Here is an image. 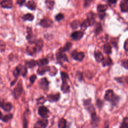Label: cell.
Masks as SVG:
<instances>
[{"instance_id":"obj_1","label":"cell","mask_w":128,"mask_h":128,"mask_svg":"<svg viewBox=\"0 0 128 128\" xmlns=\"http://www.w3.org/2000/svg\"><path fill=\"white\" fill-rule=\"evenodd\" d=\"M105 99L107 101L110 102L113 105H116L119 102V97L115 95L112 90H108L106 92Z\"/></svg>"},{"instance_id":"obj_2","label":"cell","mask_w":128,"mask_h":128,"mask_svg":"<svg viewBox=\"0 0 128 128\" xmlns=\"http://www.w3.org/2000/svg\"><path fill=\"white\" fill-rule=\"evenodd\" d=\"M23 91V83L22 80H21L19 82H18L16 87L13 90V95H14L15 98L16 99H19L21 95H22Z\"/></svg>"},{"instance_id":"obj_3","label":"cell","mask_w":128,"mask_h":128,"mask_svg":"<svg viewBox=\"0 0 128 128\" xmlns=\"http://www.w3.org/2000/svg\"><path fill=\"white\" fill-rule=\"evenodd\" d=\"M26 39L30 45L34 44L36 42L35 37L33 34L32 29L30 27L27 28V36L26 37Z\"/></svg>"},{"instance_id":"obj_4","label":"cell","mask_w":128,"mask_h":128,"mask_svg":"<svg viewBox=\"0 0 128 128\" xmlns=\"http://www.w3.org/2000/svg\"><path fill=\"white\" fill-rule=\"evenodd\" d=\"M49 113V110L45 106H41L38 109L39 115L43 118H48Z\"/></svg>"},{"instance_id":"obj_5","label":"cell","mask_w":128,"mask_h":128,"mask_svg":"<svg viewBox=\"0 0 128 128\" xmlns=\"http://www.w3.org/2000/svg\"><path fill=\"white\" fill-rule=\"evenodd\" d=\"M72 57L74 60L81 62L84 59L85 57V54L83 52L78 53L76 51H74L72 53Z\"/></svg>"},{"instance_id":"obj_6","label":"cell","mask_w":128,"mask_h":128,"mask_svg":"<svg viewBox=\"0 0 128 128\" xmlns=\"http://www.w3.org/2000/svg\"><path fill=\"white\" fill-rule=\"evenodd\" d=\"M91 100L88 99L84 101V104L86 108L90 112V113H91V114H92L93 113H95V110L93 106L91 104Z\"/></svg>"},{"instance_id":"obj_7","label":"cell","mask_w":128,"mask_h":128,"mask_svg":"<svg viewBox=\"0 0 128 128\" xmlns=\"http://www.w3.org/2000/svg\"><path fill=\"white\" fill-rule=\"evenodd\" d=\"M84 35V33L82 31H76L74 33H73L71 35V37L73 39L76 41L80 40L82 38Z\"/></svg>"},{"instance_id":"obj_8","label":"cell","mask_w":128,"mask_h":128,"mask_svg":"<svg viewBox=\"0 0 128 128\" xmlns=\"http://www.w3.org/2000/svg\"><path fill=\"white\" fill-rule=\"evenodd\" d=\"M48 123H49L48 121L46 119L44 118V119L39 120V121L37 122L34 125V128H45L47 127Z\"/></svg>"},{"instance_id":"obj_9","label":"cell","mask_w":128,"mask_h":128,"mask_svg":"<svg viewBox=\"0 0 128 128\" xmlns=\"http://www.w3.org/2000/svg\"><path fill=\"white\" fill-rule=\"evenodd\" d=\"M49 85V82L46 78H44L41 79L39 82V86L41 89L43 90L46 91L48 89Z\"/></svg>"},{"instance_id":"obj_10","label":"cell","mask_w":128,"mask_h":128,"mask_svg":"<svg viewBox=\"0 0 128 128\" xmlns=\"http://www.w3.org/2000/svg\"><path fill=\"white\" fill-rule=\"evenodd\" d=\"M39 24L42 27L45 28H47L50 27L52 26L53 22L50 19L45 18V19H43L40 21Z\"/></svg>"},{"instance_id":"obj_11","label":"cell","mask_w":128,"mask_h":128,"mask_svg":"<svg viewBox=\"0 0 128 128\" xmlns=\"http://www.w3.org/2000/svg\"><path fill=\"white\" fill-rule=\"evenodd\" d=\"M56 58L58 61H68V58L66 54H64V52H62L61 51H59L56 53Z\"/></svg>"},{"instance_id":"obj_12","label":"cell","mask_w":128,"mask_h":128,"mask_svg":"<svg viewBox=\"0 0 128 128\" xmlns=\"http://www.w3.org/2000/svg\"><path fill=\"white\" fill-rule=\"evenodd\" d=\"M60 98V94L57 93L56 94H50L47 96V99L50 102H57Z\"/></svg>"},{"instance_id":"obj_13","label":"cell","mask_w":128,"mask_h":128,"mask_svg":"<svg viewBox=\"0 0 128 128\" xmlns=\"http://www.w3.org/2000/svg\"><path fill=\"white\" fill-rule=\"evenodd\" d=\"M51 67L49 66H41L39 67V68L37 70V73L38 74L41 76H42L45 74L46 72H48L50 71Z\"/></svg>"},{"instance_id":"obj_14","label":"cell","mask_w":128,"mask_h":128,"mask_svg":"<svg viewBox=\"0 0 128 128\" xmlns=\"http://www.w3.org/2000/svg\"><path fill=\"white\" fill-rule=\"evenodd\" d=\"M1 6L4 8L11 9L13 7V3L11 0H3L1 3Z\"/></svg>"},{"instance_id":"obj_15","label":"cell","mask_w":128,"mask_h":128,"mask_svg":"<svg viewBox=\"0 0 128 128\" xmlns=\"http://www.w3.org/2000/svg\"><path fill=\"white\" fill-rule=\"evenodd\" d=\"M120 8L123 12H128V0H122L120 3Z\"/></svg>"},{"instance_id":"obj_16","label":"cell","mask_w":128,"mask_h":128,"mask_svg":"<svg viewBox=\"0 0 128 128\" xmlns=\"http://www.w3.org/2000/svg\"><path fill=\"white\" fill-rule=\"evenodd\" d=\"M35 44H36L35 47L37 49V52L38 53L40 52L44 46L43 40L42 39H40L36 41V42H35Z\"/></svg>"},{"instance_id":"obj_17","label":"cell","mask_w":128,"mask_h":128,"mask_svg":"<svg viewBox=\"0 0 128 128\" xmlns=\"http://www.w3.org/2000/svg\"><path fill=\"white\" fill-rule=\"evenodd\" d=\"M25 67L28 69H31L35 67L37 64V61L34 60H30L29 61H26L25 62Z\"/></svg>"},{"instance_id":"obj_18","label":"cell","mask_w":128,"mask_h":128,"mask_svg":"<svg viewBox=\"0 0 128 128\" xmlns=\"http://www.w3.org/2000/svg\"><path fill=\"white\" fill-rule=\"evenodd\" d=\"M20 71V75L23 77H25L27 74V68L25 66H23L21 65H19L17 66Z\"/></svg>"},{"instance_id":"obj_19","label":"cell","mask_w":128,"mask_h":128,"mask_svg":"<svg viewBox=\"0 0 128 128\" xmlns=\"http://www.w3.org/2000/svg\"><path fill=\"white\" fill-rule=\"evenodd\" d=\"M94 56L95 59L98 62H101L103 61L104 57L102 53L100 51H96L94 53Z\"/></svg>"},{"instance_id":"obj_20","label":"cell","mask_w":128,"mask_h":128,"mask_svg":"<svg viewBox=\"0 0 128 128\" xmlns=\"http://www.w3.org/2000/svg\"><path fill=\"white\" fill-rule=\"evenodd\" d=\"M70 86L68 85L67 81H64L62 83L61 86V90L64 93H68L70 92Z\"/></svg>"},{"instance_id":"obj_21","label":"cell","mask_w":128,"mask_h":128,"mask_svg":"<svg viewBox=\"0 0 128 128\" xmlns=\"http://www.w3.org/2000/svg\"><path fill=\"white\" fill-rule=\"evenodd\" d=\"M12 107H13V106L11 103L4 102L1 108L4 110V111H5L6 112H10L12 109Z\"/></svg>"},{"instance_id":"obj_22","label":"cell","mask_w":128,"mask_h":128,"mask_svg":"<svg viewBox=\"0 0 128 128\" xmlns=\"http://www.w3.org/2000/svg\"><path fill=\"white\" fill-rule=\"evenodd\" d=\"M92 25V24H91V22L90 21V20L89 19H87L86 20H85L82 24H81V29L82 31H85L87 28L90 26H91Z\"/></svg>"},{"instance_id":"obj_23","label":"cell","mask_w":128,"mask_h":128,"mask_svg":"<svg viewBox=\"0 0 128 128\" xmlns=\"http://www.w3.org/2000/svg\"><path fill=\"white\" fill-rule=\"evenodd\" d=\"M27 53L30 56H34V55L36 54V53H37V51L36 47H28L27 48Z\"/></svg>"},{"instance_id":"obj_24","label":"cell","mask_w":128,"mask_h":128,"mask_svg":"<svg viewBox=\"0 0 128 128\" xmlns=\"http://www.w3.org/2000/svg\"><path fill=\"white\" fill-rule=\"evenodd\" d=\"M102 64L104 67L109 66L113 64V62L111 58L107 57L106 58H104L103 61H102Z\"/></svg>"},{"instance_id":"obj_25","label":"cell","mask_w":128,"mask_h":128,"mask_svg":"<svg viewBox=\"0 0 128 128\" xmlns=\"http://www.w3.org/2000/svg\"><path fill=\"white\" fill-rule=\"evenodd\" d=\"M104 52L107 54H110L112 53V47L109 43H107L104 45Z\"/></svg>"},{"instance_id":"obj_26","label":"cell","mask_w":128,"mask_h":128,"mask_svg":"<svg viewBox=\"0 0 128 128\" xmlns=\"http://www.w3.org/2000/svg\"><path fill=\"white\" fill-rule=\"evenodd\" d=\"M49 63V60L47 58H44L39 60L37 61V64L39 67L46 66Z\"/></svg>"},{"instance_id":"obj_27","label":"cell","mask_w":128,"mask_h":128,"mask_svg":"<svg viewBox=\"0 0 128 128\" xmlns=\"http://www.w3.org/2000/svg\"><path fill=\"white\" fill-rule=\"evenodd\" d=\"M26 6L31 10H35L36 8V4L33 0H30L26 4Z\"/></svg>"},{"instance_id":"obj_28","label":"cell","mask_w":128,"mask_h":128,"mask_svg":"<svg viewBox=\"0 0 128 128\" xmlns=\"http://www.w3.org/2000/svg\"><path fill=\"white\" fill-rule=\"evenodd\" d=\"M22 18L24 21H32L34 19V16L32 14L29 13L23 16Z\"/></svg>"},{"instance_id":"obj_29","label":"cell","mask_w":128,"mask_h":128,"mask_svg":"<svg viewBox=\"0 0 128 128\" xmlns=\"http://www.w3.org/2000/svg\"><path fill=\"white\" fill-rule=\"evenodd\" d=\"M108 9V6L106 5L100 4L97 7V11L99 13L105 12Z\"/></svg>"},{"instance_id":"obj_30","label":"cell","mask_w":128,"mask_h":128,"mask_svg":"<svg viewBox=\"0 0 128 128\" xmlns=\"http://www.w3.org/2000/svg\"><path fill=\"white\" fill-rule=\"evenodd\" d=\"M72 43H67L64 47L63 48H61L60 49V51H62V52H66V51H69L72 47Z\"/></svg>"},{"instance_id":"obj_31","label":"cell","mask_w":128,"mask_h":128,"mask_svg":"<svg viewBox=\"0 0 128 128\" xmlns=\"http://www.w3.org/2000/svg\"><path fill=\"white\" fill-rule=\"evenodd\" d=\"M80 25H81L80 22L78 20H75L74 21H73L71 24V27L73 29H77Z\"/></svg>"},{"instance_id":"obj_32","label":"cell","mask_w":128,"mask_h":128,"mask_svg":"<svg viewBox=\"0 0 128 128\" xmlns=\"http://www.w3.org/2000/svg\"><path fill=\"white\" fill-rule=\"evenodd\" d=\"M13 117V115L12 114H9L8 115H6L2 118V121L4 123H7L12 119Z\"/></svg>"},{"instance_id":"obj_33","label":"cell","mask_w":128,"mask_h":128,"mask_svg":"<svg viewBox=\"0 0 128 128\" xmlns=\"http://www.w3.org/2000/svg\"><path fill=\"white\" fill-rule=\"evenodd\" d=\"M66 124H67L66 120L65 119L62 118L59 121L58 124V127L60 128H64L66 127Z\"/></svg>"},{"instance_id":"obj_34","label":"cell","mask_w":128,"mask_h":128,"mask_svg":"<svg viewBox=\"0 0 128 128\" xmlns=\"http://www.w3.org/2000/svg\"><path fill=\"white\" fill-rule=\"evenodd\" d=\"M46 4L49 9L52 10L53 9L55 3L52 0H46Z\"/></svg>"},{"instance_id":"obj_35","label":"cell","mask_w":128,"mask_h":128,"mask_svg":"<svg viewBox=\"0 0 128 128\" xmlns=\"http://www.w3.org/2000/svg\"><path fill=\"white\" fill-rule=\"evenodd\" d=\"M102 31V27L101 24L100 23L97 24V25L96 26V27H95V33L96 35H98Z\"/></svg>"},{"instance_id":"obj_36","label":"cell","mask_w":128,"mask_h":128,"mask_svg":"<svg viewBox=\"0 0 128 128\" xmlns=\"http://www.w3.org/2000/svg\"><path fill=\"white\" fill-rule=\"evenodd\" d=\"M57 71H58V70L56 69V67H52V68H50V70L49 71L50 75L52 76H55L57 73Z\"/></svg>"},{"instance_id":"obj_37","label":"cell","mask_w":128,"mask_h":128,"mask_svg":"<svg viewBox=\"0 0 128 128\" xmlns=\"http://www.w3.org/2000/svg\"><path fill=\"white\" fill-rule=\"evenodd\" d=\"M61 78L62 80V82L67 81V80L69 79L68 75L67 74V73H66L65 72H62L61 73Z\"/></svg>"},{"instance_id":"obj_38","label":"cell","mask_w":128,"mask_h":128,"mask_svg":"<svg viewBox=\"0 0 128 128\" xmlns=\"http://www.w3.org/2000/svg\"><path fill=\"white\" fill-rule=\"evenodd\" d=\"M120 127L124 128H128V117H126L124 118L123 122L122 124V125Z\"/></svg>"},{"instance_id":"obj_39","label":"cell","mask_w":128,"mask_h":128,"mask_svg":"<svg viewBox=\"0 0 128 128\" xmlns=\"http://www.w3.org/2000/svg\"><path fill=\"white\" fill-rule=\"evenodd\" d=\"M37 104L38 105L43 104L46 102V99L44 97H40V98H39V99L37 100Z\"/></svg>"},{"instance_id":"obj_40","label":"cell","mask_w":128,"mask_h":128,"mask_svg":"<svg viewBox=\"0 0 128 128\" xmlns=\"http://www.w3.org/2000/svg\"><path fill=\"white\" fill-rule=\"evenodd\" d=\"M64 17V15L60 13V14H58L56 16L55 19L57 21H61V20H62L63 19Z\"/></svg>"},{"instance_id":"obj_41","label":"cell","mask_w":128,"mask_h":128,"mask_svg":"<svg viewBox=\"0 0 128 128\" xmlns=\"http://www.w3.org/2000/svg\"><path fill=\"white\" fill-rule=\"evenodd\" d=\"M122 66L126 69H128V60L125 59L122 62Z\"/></svg>"},{"instance_id":"obj_42","label":"cell","mask_w":128,"mask_h":128,"mask_svg":"<svg viewBox=\"0 0 128 128\" xmlns=\"http://www.w3.org/2000/svg\"><path fill=\"white\" fill-rule=\"evenodd\" d=\"M6 49V45L5 44V43L1 41H0V51L1 52H4L5 51Z\"/></svg>"},{"instance_id":"obj_43","label":"cell","mask_w":128,"mask_h":128,"mask_svg":"<svg viewBox=\"0 0 128 128\" xmlns=\"http://www.w3.org/2000/svg\"><path fill=\"white\" fill-rule=\"evenodd\" d=\"M37 76L36 75H32L30 78V82L31 83V84H33L34 83V82H35L36 80L37 79Z\"/></svg>"},{"instance_id":"obj_44","label":"cell","mask_w":128,"mask_h":128,"mask_svg":"<svg viewBox=\"0 0 128 128\" xmlns=\"http://www.w3.org/2000/svg\"><path fill=\"white\" fill-rule=\"evenodd\" d=\"M124 49L126 51H128V39H127L125 41V42L124 43Z\"/></svg>"},{"instance_id":"obj_45","label":"cell","mask_w":128,"mask_h":128,"mask_svg":"<svg viewBox=\"0 0 128 128\" xmlns=\"http://www.w3.org/2000/svg\"><path fill=\"white\" fill-rule=\"evenodd\" d=\"M25 2H26V0H17V3L20 6H22L23 4L25 3Z\"/></svg>"},{"instance_id":"obj_46","label":"cell","mask_w":128,"mask_h":128,"mask_svg":"<svg viewBox=\"0 0 128 128\" xmlns=\"http://www.w3.org/2000/svg\"><path fill=\"white\" fill-rule=\"evenodd\" d=\"M92 0H85V6L86 7H88L92 2Z\"/></svg>"},{"instance_id":"obj_47","label":"cell","mask_w":128,"mask_h":128,"mask_svg":"<svg viewBox=\"0 0 128 128\" xmlns=\"http://www.w3.org/2000/svg\"><path fill=\"white\" fill-rule=\"evenodd\" d=\"M97 106L101 108L102 107V106H103V102H102L100 100H98L97 102Z\"/></svg>"},{"instance_id":"obj_48","label":"cell","mask_w":128,"mask_h":128,"mask_svg":"<svg viewBox=\"0 0 128 128\" xmlns=\"http://www.w3.org/2000/svg\"><path fill=\"white\" fill-rule=\"evenodd\" d=\"M105 15H106V14L104 12H102V13H100L99 16V17H100L101 19H103V18L105 16Z\"/></svg>"},{"instance_id":"obj_49","label":"cell","mask_w":128,"mask_h":128,"mask_svg":"<svg viewBox=\"0 0 128 128\" xmlns=\"http://www.w3.org/2000/svg\"><path fill=\"white\" fill-rule=\"evenodd\" d=\"M108 1L109 3H110L111 4H115L117 3L118 0H108Z\"/></svg>"},{"instance_id":"obj_50","label":"cell","mask_w":128,"mask_h":128,"mask_svg":"<svg viewBox=\"0 0 128 128\" xmlns=\"http://www.w3.org/2000/svg\"><path fill=\"white\" fill-rule=\"evenodd\" d=\"M5 102V101L4 100H2L1 98H0V107H2L3 104H4V103Z\"/></svg>"},{"instance_id":"obj_51","label":"cell","mask_w":128,"mask_h":128,"mask_svg":"<svg viewBox=\"0 0 128 128\" xmlns=\"http://www.w3.org/2000/svg\"><path fill=\"white\" fill-rule=\"evenodd\" d=\"M2 117H3V114H2V112L0 111V120L2 119Z\"/></svg>"},{"instance_id":"obj_52","label":"cell","mask_w":128,"mask_h":128,"mask_svg":"<svg viewBox=\"0 0 128 128\" xmlns=\"http://www.w3.org/2000/svg\"><path fill=\"white\" fill-rule=\"evenodd\" d=\"M126 83L128 85V77H127L126 78Z\"/></svg>"}]
</instances>
